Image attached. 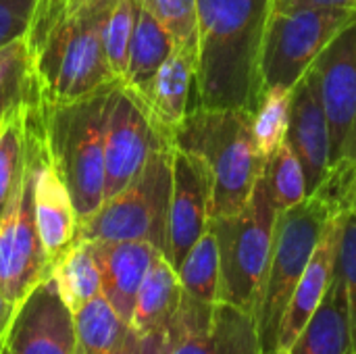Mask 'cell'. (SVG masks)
<instances>
[{"instance_id":"cell-1","label":"cell","mask_w":356,"mask_h":354,"mask_svg":"<svg viewBox=\"0 0 356 354\" xmlns=\"http://www.w3.org/2000/svg\"><path fill=\"white\" fill-rule=\"evenodd\" d=\"M119 0H38L27 31L33 77L46 104L79 100L113 81L104 29Z\"/></svg>"},{"instance_id":"cell-2","label":"cell","mask_w":356,"mask_h":354,"mask_svg":"<svg viewBox=\"0 0 356 354\" xmlns=\"http://www.w3.org/2000/svg\"><path fill=\"white\" fill-rule=\"evenodd\" d=\"M269 8L271 0H198L194 106L254 115L263 98L259 61Z\"/></svg>"},{"instance_id":"cell-3","label":"cell","mask_w":356,"mask_h":354,"mask_svg":"<svg viewBox=\"0 0 356 354\" xmlns=\"http://www.w3.org/2000/svg\"><path fill=\"white\" fill-rule=\"evenodd\" d=\"M252 117L242 108L194 106L173 131V146L198 156L211 173V219L238 215L265 171Z\"/></svg>"},{"instance_id":"cell-4","label":"cell","mask_w":356,"mask_h":354,"mask_svg":"<svg viewBox=\"0 0 356 354\" xmlns=\"http://www.w3.org/2000/svg\"><path fill=\"white\" fill-rule=\"evenodd\" d=\"M113 86L73 102H44L48 159L71 194L79 223L104 202V123Z\"/></svg>"},{"instance_id":"cell-5","label":"cell","mask_w":356,"mask_h":354,"mask_svg":"<svg viewBox=\"0 0 356 354\" xmlns=\"http://www.w3.org/2000/svg\"><path fill=\"white\" fill-rule=\"evenodd\" d=\"M46 159L48 146L42 100L31 115L21 179L0 211V292L13 307L50 275V263L38 234L33 202L35 177Z\"/></svg>"},{"instance_id":"cell-6","label":"cell","mask_w":356,"mask_h":354,"mask_svg":"<svg viewBox=\"0 0 356 354\" xmlns=\"http://www.w3.org/2000/svg\"><path fill=\"white\" fill-rule=\"evenodd\" d=\"M275 221L277 211L269 194L265 171L248 204L238 215L209 221L219 248V303L234 305L254 315L269 267Z\"/></svg>"},{"instance_id":"cell-7","label":"cell","mask_w":356,"mask_h":354,"mask_svg":"<svg viewBox=\"0 0 356 354\" xmlns=\"http://www.w3.org/2000/svg\"><path fill=\"white\" fill-rule=\"evenodd\" d=\"M173 179V146L156 150L142 173L77 225L88 242H150L167 250V223Z\"/></svg>"},{"instance_id":"cell-8","label":"cell","mask_w":356,"mask_h":354,"mask_svg":"<svg viewBox=\"0 0 356 354\" xmlns=\"http://www.w3.org/2000/svg\"><path fill=\"white\" fill-rule=\"evenodd\" d=\"M330 219L313 196L277 213L269 267L254 311L263 354L277 351L280 321Z\"/></svg>"},{"instance_id":"cell-9","label":"cell","mask_w":356,"mask_h":354,"mask_svg":"<svg viewBox=\"0 0 356 354\" xmlns=\"http://www.w3.org/2000/svg\"><path fill=\"white\" fill-rule=\"evenodd\" d=\"M355 19L356 10L348 8L269 10L259 61L263 92L273 86L294 88L330 40Z\"/></svg>"},{"instance_id":"cell-10","label":"cell","mask_w":356,"mask_h":354,"mask_svg":"<svg viewBox=\"0 0 356 354\" xmlns=\"http://www.w3.org/2000/svg\"><path fill=\"white\" fill-rule=\"evenodd\" d=\"M171 146V136L152 119L142 98L115 81L104 123V200L127 188L156 150Z\"/></svg>"},{"instance_id":"cell-11","label":"cell","mask_w":356,"mask_h":354,"mask_svg":"<svg viewBox=\"0 0 356 354\" xmlns=\"http://www.w3.org/2000/svg\"><path fill=\"white\" fill-rule=\"evenodd\" d=\"M330 125V165L356 159V19L344 25L311 65Z\"/></svg>"},{"instance_id":"cell-12","label":"cell","mask_w":356,"mask_h":354,"mask_svg":"<svg viewBox=\"0 0 356 354\" xmlns=\"http://www.w3.org/2000/svg\"><path fill=\"white\" fill-rule=\"evenodd\" d=\"M4 342L10 354H77L73 311L50 275L15 307Z\"/></svg>"},{"instance_id":"cell-13","label":"cell","mask_w":356,"mask_h":354,"mask_svg":"<svg viewBox=\"0 0 356 354\" xmlns=\"http://www.w3.org/2000/svg\"><path fill=\"white\" fill-rule=\"evenodd\" d=\"M211 198L213 184L207 165L198 156L173 146V179L165 257L175 271L188 250L209 227Z\"/></svg>"},{"instance_id":"cell-14","label":"cell","mask_w":356,"mask_h":354,"mask_svg":"<svg viewBox=\"0 0 356 354\" xmlns=\"http://www.w3.org/2000/svg\"><path fill=\"white\" fill-rule=\"evenodd\" d=\"M286 140L300 159L307 192L311 194L330 167V125L313 67L292 88Z\"/></svg>"},{"instance_id":"cell-15","label":"cell","mask_w":356,"mask_h":354,"mask_svg":"<svg viewBox=\"0 0 356 354\" xmlns=\"http://www.w3.org/2000/svg\"><path fill=\"white\" fill-rule=\"evenodd\" d=\"M100 271V294L131 323L138 290L152 261L163 255L150 242H90Z\"/></svg>"},{"instance_id":"cell-16","label":"cell","mask_w":356,"mask_h":354,"mask_svg":"<svg viewBox=\"0 0 356 354\" xmlns=\"http://www.w3.org/2000/svg\"><path fill=\"white\" fill-rule=\"evenodd\" d=\"M338 236H340V221L330 219L305 273L300 275V280L290 296L284 317L280 321L277 351L288 353L294 346V342L298 340L307 321L311 319V315L319 307L321 298L325 296L330 282L334 277V269H336Z\"/></svg>"},{"instance_id":"cell-17","label":"cell","mask_w":356,"mask_h":354,"mask_svg":"<svg viewBox=\"0 0 356 354\" xmlns=\"http://www.w3.org/2000/svg\"><path fill=\"white\" fill-rule=\"evenodd\" d=\"M196 63L198 50L175 46L154 77L140 92H136L150 111L152 119L171 136V140L173 131L194 106Z\"/></svg>"},{"instance_id":"cell-18","label":"cell","mask_w":356,"mask_h":354,"mask_svg":"<svg viewBox=\"0 0 356 354\" xmlns=\"http://www.w3.org/2000/svg\"><path fill=\"white\" fill-rule=\"evenodd\" d=\"M35 202V223L42 246L46 250L48 263L52 265L77 238V213L71 194L50 159H46L35 177L33 190Z\"/></svg>"},{"instance_id":"cell-19","label":"cell","mask_w":356,"mask_h":354,"mask_svg":"<svg viewBox=\"0 0 356 354\" xmlns=\"http://www.w3.org/2000/svg\"><path fill=\"white\" fill-rule=\"evenodd\" d=\"M290 354H356L353 323L344 280L334 269V277L319 307L307 321Z\"/></svg>"},{"instance_id":"cell-20","label":"cell","mask_w":356,"mask_h":354,"mask_svg":"<svg viewBox=\"0 0 356 354\" xmlns=\"http://www.w3.org/2000/svg\"><path fill=\"white\" fill-rule=\"evenodd\" d=\"M77 354H142L144 336L125 321L102 294L73 313Z\"/></svg>"},{"instance_id":"cell-21","label":"cell","mask_w":356,"mask_h":354,"mask_svg":"<svg viewBox=\"0 0 356 354\" xmlns=\"http://www.w3.org/2000/svg\"><path fill=\"white\" fill-rule=\"evenodd\" d=\"M181 292L184 290L175 267L167 261L165 255H159L144 275L136 296L131 313V325L136 332L140 336L163 332L179 305Z\"/></svg>"},{"instance_id":"cell-22","label":"cell","mask_w":356,"mask_h":354,"mask_svg":"<svg viewBox=\"0 0 356 354\" xmlns=\"http://www.w3.org/2000/svg\"><path fill=\"white\" fill-rule=\"evenodd\" d=\"M215 305L181 292L179 305L163 330L165 354H217Z\"/></svg>"},{"instance_id":"cell-23","label":"cell","mask_w":356,"mask_h":354,"mask_svg":"<svg viewBox=\"0 0 356 354\" xmlns=\"http://www.w3.org/2000/svg\"><path fill=\"white\" fill-rule=\"evenodd\" d=\"M173 50H175L173 38L142 2L138 13V23L131 35L127 71L121 83H125L134 92H140L154 77L159 67L169 58Z\"/></svg>"},{"instance_id":"cell-24","label":"cell","mask_w":356,"mask_h":354,"mask_svg":"<svg viewBox=\"0 0 356 354\" xmlns=\"http://www.w3.org/2000/svg\"><path fill=\"white\" fill-rule=\"evenodd\" d=\"M50 277L65 305L75 313L100 294V271L88 240L75 238L73 244L50 265Z\"/></svg>"},{"instance_id":"cell-25","label":"cell","mask_w":356,"mask_h":354,"mask_svg":"<svg viewBox=\"0 0 356 354\" xmlns=\"http://www.w3.org/2000/svg\"><path fill=\"white\" fill-rule=\"evenodd\" d=\"M33 98L42 96L33 77L27 40L21 35L0 48V121Z\"/></svg>"},{"instance_id":"cell-26","label":"cell","mask_w":356,"mask_h":354,"mask_svg":"<svg viewBox=\"0 0 356 354\" xmlns=\"http://www.w3.org/2000/svg\"><path fill=\"white\" fill-rule=\"evenodd\" d=\"M40 102L42 98H33L0 121V211L8 202L17 182L21 179L29 123Z\"/></svg>"},{"instance_id":"cell-27","label":"cell","mask_w":356,"mask_h":354,"mask_svg":"<svg viewBox=\"0 0 356 354\" xmlns=\"http://www.w3.org/2000/svg\"><path fill=\"white\" fill-rule=\"evenodd\" d=\"M177 275L181 290L188 296L211 305L219 303V248L211 225L188 250L181 265L177 267Z\"/></svg>"},{"instance_id":"cell-28","label":"cell","mask_w":356,"mask_h":354,"mask_svg":"<svg viewBox=\"0 0 356 354\" xmlns=\"http://www.w3.org/2000/svg\"><path fill=\"white\" fill-rule=\"evenodd\" d=\"M292 88L273 86L263 92V98L252 117V134L259 154L269 161L282 146L288 134Z\"/></svg>"},{"instance_id":"cell-29","label":"cell","mask_w":356,"mask_h":354,"mask_svg":"<svg viewBox=\"0 0 356 354\" xmlns=\"http://www.w3.org/2000/svg\"><path fill=\"white\" fill-rule=\"evenodd\" d=\"M265 179L277 213L300 204L309 196L300 159L294 152V148L288 144V140H284L282 146L267 161Z\"/></svg>"},{"instance_id":"cell-30","label":"cell","mask_w":356,"mask_h":354,"mask_svg":"<svg viewBox=\"0 0 356 354\" xmlns=\"http://www.w3.org/2000/svg\"><path fill=\"white\" fill-rule=\"evenodd\" d=\"M309 196H313L332 219L356 209V159L342 156L332 163Z\"/></svg>"},{"instance_id":"cell-31","label":"cell","mask_w":356,"mask_h":354,"mask_svg":"<svg viewBox=\"0 0 356 354\" xmlns=\"http://www.w3.org/2000/svg\"><path fill=\"white\" fill-rule=\"evenodd\" d=\"M140 6H142V0H119L113 6L108 21H106V29H104L106 61L117 81H121L127 71L129 46H131L136 23H138Z\"/></svg>"},{"instance_id":"cell-32","label":"cell","mask_w":356,"mask_h":354,"mask_svg":"<svg viewBox=\"0 0 356 354\" xmlns=\"http://www.w3.org/2000/svg\"><path fill=\"white\" fill-rule=\"evenodd\" d=\"M177 48L198 50V0H142Z\"/></svg>"},{"instance_id":"cell-33","label":"cell","mask_w":356,"mask_h":354,"mask_svg":"<svg viewBox=\"0 0 356 354\" xmlns=\"http://www.w3.org/2000/svg\"><path fill=\"white\" fill-rule=\"evenodd\" d=\"M338 221H340V236H338L336 267H338V271L344 280V288H346L356 351V209L338 217Z\"/></svg>"},{"instance_id":"cell-34","label":"cell","mask_w":356,"mask_h":354,"mask_svg":"<svg viewBox=\"0 0 356 354\" xmlns=\"http://www.w3.org/2000/svg\"><path fill=\"white\" fill-rule=\"evenodd\" d=\"M38 0H0V48L25 35Z\"/></svg>"},{"instance_id":"cell-35","label":"cell","mask_w":356,"mask_h":354,"mask_svg":"<svg viewBox=\"0 0 356 354\" xmlns=\"http://www.w3.org/2000/svg\"><path fill=\"white\" fill-rule=\"evenodd\" d=\"M298 8H348L356 10V0H271L269 10H298Z\"/></svg>"},{"instance_id":"cell-36","label":"cell","mask_w":356,"mask_h":354,"mask_svg":"<svg viewBox=\"0 0 356 354\" xmlns=\"http://www.w3.org/2000/svg\"><path fill=\"white\" fill-rule=\"evenodd\" d=\"M13 315H15V307L4 298V294L0 292V346L4 344V338H6V332H8V325L13 321Z\"/></svg>"},{"instance_id":"cell-37","label":"cell","mask_w":356,"mask_h":354,"mask_svg":"<svg viewBox=\"0 0 356 354\" xmlns=\"http://www.w3.org/2000/svg\"><path fill=\"white\" fill-rule=\"evenodd\" d=\"M142 354H165L163 332H152V334L144 336V342H142Z\"/></svg>"},{"instance_id":"cell-38","label":"cell","mask_w":356,"mask_h":354,"mask_svg":"<svg viewBox=\"0 0 356 354\" xmlns=\"http://www.w3.org/2000/svg\"><path fill=\"white\" fill-rule=\"evenodd\" d=\"M4 340H6V338H4ZM0 354H10V353H8V348H6V342H4V344L0 346Z\"/></svg>"},{"instance_id":"cell-39","label":"cell","mask_w":356,"mask_h":354,"mask_svg":"<svg viewBox=\"0 0 356 354\" xmlns=\"http://www.w3.org/2000/svg\"><path fill=\"white\" fill-rule=\"evenodd\" d=\"M267 354H290V353H286V351H273V353H267Z\"/></svg>"},{"instance_id":"cell-40","label":"cell","mask_w":356,"mask_h":354,"mask_svg":"<svg viewBox=\"0 0 356 354\" xmlns=\"http://www.w3.org/2000/svg\"><path fill=\"white\" fill-rule=\"evenodd\" d=\"M58 2H73V0H58Z\"/></svg>"}]
</instances>
